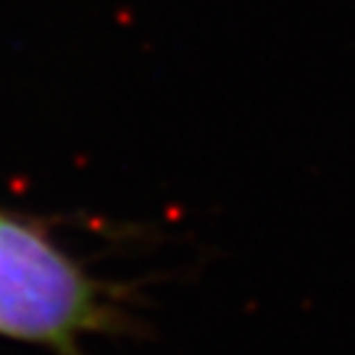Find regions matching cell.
I'll list each match as a JSON object with an SVG mask.
<instances>
[{
    "label": "cell",
    "mask_w": 355,
    "mask_h": 355,
    "mask_svg": "<svg viewBox=\"0 0 355 355\" xmlns=\"http://www.w3.org/2000/svg\"><path fill=\"white\" fill-rule=\"evenodd\" d=\"M105 321L101 287L79 263L32 224L0 214V334L71 350Z\"/></svg>",
    "instance_id": "6da1fadb"
}]
</instances>
